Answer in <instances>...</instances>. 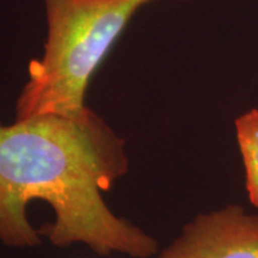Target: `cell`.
<instances>
[{
    "label": "cell",
    "mask_w": 258,
    "mask_h": 258,
    "mask_svg": "<svg viewBox=\"0 0 258 258\" xmlns=\"http://www.w3.org/2000/svg\"><path fill=\"white\" fill-rule=\"evenodd\" d=\"M129 170L124 140L88 109L0 123V241L30 249L86 245L99 256L150 258L152 235L115 215L103 199Z\"/></svg>",
    "instance_id": "obj_1"
},
{
    "label": "cell",
    "mask_w": 258,
    "mask_h": 258,
    "mask_svg": "<svg viewBox=\"0 0 258 258\" xmlns=\"http://www.w3.org/2000/svg\"><path fill=\"white\" fill-rule=\"evenodd\" d=\"M133 0H46L48 35L41 59L16 102V120L83 115L92 76L135 11Z\"/></svg>",
    "instance_id": "obj_2"
},
{
    "label": "cell",
    "mask_w": 258,
    "mask_h": 258,
    "mask_svg": "<svg viewBox=\"0 0 258 258\" xmlns=\"http://www.w3.org/2000/svg\"><path fill=\"white\" fill-rule=\"evenodd\" d=\"M157 258H258V214L238 205L199 214Z\"/></svg>",
    "instance_id": "obj_3"
},
{
    "label": "cell",
    "mask_w": 258,
    "mask_h": 258,
    "mask_svg": "<svg viewBox=\"0 0 258 258\" xmlns=\"http://www.w3.org/2000/svg\"><path fill=\"white\" fill-rule=\"evenodd\" d=\"M234 127L245 171V188L251 205L258 209V109L235 118Z\"/></svg>",
    "instance_id": "obj_4"
},
{
    "label": "cell",
    "mask_w": 258,
    "mask_h": 258,
    "mask_svg": "<svg viewBox=\"0 0 258 258\" xmlns=\"http://www.w3.org/2000/svg\"><path fill=\"white\" fill-rule=\"evenodd\" d=\"M133 2L138 3L140 6H143L144 4H146V3H148V2H152V0H133Z\"/></svg>",
    "instance_id": "obj_5"
}]
</instances>
